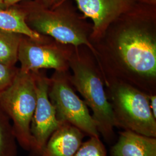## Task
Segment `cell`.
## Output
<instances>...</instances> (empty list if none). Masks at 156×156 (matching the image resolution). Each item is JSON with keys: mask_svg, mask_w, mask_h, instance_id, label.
Wrapping results in <instances>:
<instances>
[{"mask_svg": "<svg viewBox=\"0 0 156 156\" xmlns=\"http://www.w3.org/2000/svg\"><path fill=\"white\" fill-rule=\"evenodd\" d=\"M26 15V23L34 31L49 36L62 44L85 45L94 50L89 42L84 24L67 0L54 8L41 5L34 0L17 4Z\"/></svg>", "mask_w": 156, "mask_h": 156, "instance_id": "cell-1", "label": "cell"}, {"mask_svg": "<svg viewBox=\"0 0 156 156\" xmlns=\"http://www.w3.org/2000/svg\"><path fill=\"white\" fill-rule=\"evenodd\" d=\"M37 101L34 73L20 68L12 83L0 93V108L9 118L17 143L28 152L33 145L30 127Z\"/></svg>", "mask_w": 156, "mask_h": 156, "instance_id": "cell-2", "label": "cell"}, {"mask_svg": "<svg viewBox=\"0 0 156 156\" xmlns=\"http://www.w3.org/2000/svg\"><path fill=\"white\" fill-rule=\"evenodd\" d=\"M69 64L73 71L71 83L93 112L91 116L100 135L107 143H113L116 139V122L111 102L108 100L100 78L84 62L73 59L69 60Z\"/></svg>", "mask_w": 156, "mask_h": 156, "instance_id": "cell-3", "label": "cell"}, {"mask_svg": "<svg viewBox=\"0 0 156 156\" xmlns=\"http://www.w3.org/2000/svg\"><path fill=\"white\" fill-rule=\"evenodd\" d=\"M116 127L156 138V118L148 94L129 84L115 83L110 87Z\"/></svg>", "mask_w": 156, "mask_h": 156, "instance_id": "cell-4", "label": "cell"}, {"mask_svg": "<svg viewBox=\"0 0 156 156\" xmlns=\"http://www.w3.org/2000/svg\"><path fill=\"white\" fill-rule=\"evenodd\" d=\"M48 95L60 123H69L90 136H100L88 106L75 93L65 73L56 71L49 78Z\"/></svg>", "mask_w": 156, "mask_h": 156, "instance_id": "cell-5", "label": "cell"}, {"mask_svg": "<svg viewBox=\"0 0 156 156\" xmlns=\"http://www.w3.org/2000/svg\"><path fill=\"white\" fill-rule=\"evenodd\" d=\"M117 40L119 53L126 65L141 76H156V43L145 30L130 27L124 30Z\"/></svg>", "mask_w": 156, "mask_h": 156, "instance_id": "cell-6", "label": "cell"}, {"mask_svg": "<svg viewBox=\"0 0 156 156\" xmlns=\"http://www.w3.org/2000/svg\"><path fill=\"white\" fill-rule=\"evenodd\" d=\"M49 36L39 39L23 35L18 50L20 70L37 73L42 69H53L65 73L69 64L67 52L59 42Z\"/></svg>", "mask_w": 156, "mask_h": 156, "instance_id": "cell-7", "label": "cell"}, {"mask_svg": "<svg viewBox=\"0 0 156 156\" xmlns=\"http://www.w3.org/2000/svg\"><path fill=\"white\" fill-rule=\"evenodd\" d=\"M34 73L37 101L30 127L33 145L29 156H40L50 136L62 123L57 119L55 109L49 98V78L39 71Z\"/></svg>", "mask_w": 156, "mask_h": 156, "instance_id": "cell-8", "label": "cell"}, {"mask_svg": "<svg viewBox=\"0 0 156 156\" xmlns=\"http://www.w3.org/2000/svg\"><path fill=\"white\" fill-rule=\"evenodd\" d=\"M67 0H62V2ZM83 18L93 23L92 36L102 37L112 23L131 11L138 0H73Z\"/></svg>", "mask_w": 156, "mask_h": 156, "instance_id": "cell-9", "label": "cell"}, {"mask_svg": "<svg viewBox=\"0 0 156 156\" xmlns=\"http://www.w3.org/2000/svg\"><path fill=\"white\" fill-rule=\"evenodd\" d=\"M85 135L72 124L62 123L50 136L40 156H73Z\"/></svg>", "mask_w": 156, "mask_h": 156, "instance_id": "cell-10", "label": "cell"}, {"mask_svg": "<svg viewBox=\"0 0 156 156\" xmlns=\"http://www.w3.org/2000/svg\"><path fill=\"white\" fill-rule=\"evenodd\" d=\"M111 156H156V138L124 130L112 146Z\"/></svg>", "mask_w": 156, "mask_h": 156, "instance_id": "cell-11", "label": "cell"}, {"mask_svg": "<svg viewBox=\"0 0 156 156\" xmlns=\"http://www.w3.org/2000/svg\"><path fill=\"white\" fill-rule=\"evenodd\" d=\"M25 19V12L17 4L0 10V28L22 34L33 39H40L42 35L30 28Z\"/></svg>", "mask_w": 156, "mask_h": 156, "instance_id": "cell-12", "label": "cell"}, {"mask_svg": "<svg viewBox=\"0 0 156 156\" xmlns=\"http://www.w3.org/2000/svg\"><path fill=\"white\" fill-rule=\"evenodd\" d=\"M23 34L0 28V62L15 66Z\"/></svg>", "mask_w": 156, "mask_h": 156, "instance_id": "cell-13", "label": "cell"}, {"mask_svg": "<svg viewBox=\"0 0 156 156\" xmlns=\"http://www.w3.org/2000/svg\"><path fill=\"white\" fill-rule=\"evenodd\" d=\"M17 143L11 122L0 108V156H17Z\"/></svg>", "mask_w": 156, "mask_h": 156, "instance_id": "cell-14", "label": "cell"}, {"mask_svg": "<svg viewBox=\"0 0 156 156\" xmlns=\"http://www.w3.org/2000/svg\"><path fill=\"white\" fill-rule=\"evenodd\" d=\"M73 156H107V151L100 137L90 136L82 143Z\"/></svg>", "mask_w": 156, "mask_h": 156, "instance_id": "cell-15", "label": "cell"}, {"mask_svg": "<svg viewBox=\"0 0 156 156\" xmlns=\"http://www.w3.org/2000/svg\"><path fill=\"white\" fill-rule=\"evenodd\" d=\"M19 68L16 66H8L0 62V93L12 83Z\"/></svg>", "mask_w": 156, "mask_h": 156, "instance_id": "cell-16", "label": "cell"}, {"mask_svg": "<svg viewBox=\"0 0 156 156\" xmlns=\"http://www.w3.org/2000/svg\"><path fill=\"white\" fill-rule=\"evenodd\" d=\"M24 0H4V3L6 7L8 8L12 6L15 5L17 4ZM36 2L41 5L45 6L48 8H54L56 6L60 5L62 3V0H34Z\"/></svg>", "mask_w": 156, "mask_h": 156, "instance_id": "cell-17", "label": "cell"}, {"mask_svg": "<svg viewBox=\"0 0 156 156\" xmlns=\"http://www.w3.org/2000/svg\"><path fill=\"white\" fill-rule=\"evenodd\" d=\"M149 105L151 107V111L154 116L156 118V95L153 94L148 95Z\"/></svg>", "mask_w": 156, "mask_h": 156, "instance_id": "cell-18", "label": "cell"}, {"mask_svg": "<svg viewBox=\"0 0 156 156\" xmlns=\"http://www.w3.org/2000/svg\"><path fill=\"white\" fill-rule=\"evenodd\" d=\"M138 1L141 3L151 5L155 6L156 4V0H138Z\"/></svg>", "mask_w": 156, "mask_h": 156, "instance_id": "cell-19", "label": "cell"}, {"mask_svg": "<svg viewBox=\"0 0 156 156\" xmlns=\"http://www.w3.org/2000/svg\"><path fill=\"white\" fill-rule=\"evenodd\" d=\"M7 8L6 7L5 4L4 3V0H0V10L5 9Z\"/></svg>", "mask_w": 156, "mask_h": 156, "instance_id": "cell-20", "label": "cell"}]
</instances>
